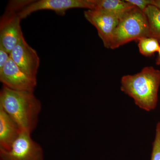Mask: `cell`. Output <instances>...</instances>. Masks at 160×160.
<instances>
[{
    "instance_id": "cell-1",
    "label": "cell",
    "mask_w": 160,
    "mask_h": 160,
    "mask_svg": "<svg viewBox=\"0 0 160 160\" xmlns=\"http://www.w3.org/2000/svg\"><path fill=\"white\" fill-rule=\"evenodd\" d=\"M0 107L22 131L32 133L37 126L42 104L34 92L13 90L3 86L0 92Z\"/></svg>"
},
{
    "instance_id": "cell-2",
    "label": "cell",
    "mask_w": 160,
    "mask_h": 160,
    "mask_svg": "<svg viewBox=\"0 0 160 160\" xmlns=\"http://www.w3.org/2000/svg\"><path fill=\"white\" fill-rule=\"evenodd\" d=\"M121 83V90L131 97L140 109L149 112L156 108L160 70L146 66L136 74L123 76Z\"/></svg>"
},
{
    "instance_id": "cell-3",
    "label": "cell",
    "mask_w": 160,
    "mask_h": 160,
    "mask_svg": "<svg viewBox=\"0 0 160 160\" xmlns=\"http://www.w3.org/2000/svg\"><path fill=\"white\" fill-rule=\"evenodd\" d=\"M149 37V24L143 12L134 7L119 19L110 49H117L126 43Z\"/></svg>"
},
{
    "instance_id": "cell-4",
    "label": "cell",
    "mask_w": 160,
    "mask_h": 160,
    "mask_svg": "<svg viewBox=\"0 0 160 160\" xmlns=\"http://www.w3.org/2000/svg\"><path fill=\"white\" fill-rule=\"evenodd\" d=\"M30 0L9 2L0 21V46L9 53L23 36L20 13Z\"/></svg>"
},
{
    "instance_id": "cell-5",
    "label": "cell",
    "mask_w": 160,
    "mask_h": 160,
    "mask_svg": "<svg viewBox=\"0 0 160 160\" xmlns=\"http://www.w3.org/2000/svg\"><path fill=\"white\" fill-rule=\"evenodd\" d=\"M31 134L22 131L9 149H0V160H45L42 146Z\"/></svg>"
},
{
    "instance_id": "cell-6",
    "label": "cell",
    "mask_w": 160,
    "mask_h": 160,
    "mask_svg": "<svg viewBox=\"0 0 160 160\" xmlns=\"http://www.w3.org/2000/svg\"><path fill=\"white\" fill-rule=\"evenodd\" d=\"M95 5V0H31L20 12V16L22 20L33 12L43 10H52L63 15L67 10L74 8L94 9Z\"/></svg>"
},
{
    "instance_id": "cell-7",
    "label": "cell",
    "mask_w": 160,
    "mask_h": 160,
    "mask_svg": "<svg viewBox=\"0 0 160 160\" xmlns=\"http://www.w3.org/2000/svg\"><path fill=\"white\" fill-rule=\"evenodd\" d=\"M84 16L96 28L105 47L110 49L120 18L111 12L96 9H87L84 12Z\"/></svg>"
},
{
    "instance_id": "cell-8",
    "label": "cell",
    "mask_w": 160,
    "mask_h": 160,
    "mask_svg": "<svg viewBox=\"0 0 160 160\" xmlns=\"http://www.w3.org/2000/svg\"><path fill=\"white\" fill-rule=\"evenodd\" d=\"M0 81L3 86L13 90L34 92L37 79L23 71L11 58L0 70Z\"/></svg>"
},
{
    "instance_id": "cell-9",
    "label": "cell",
    "mask_w": 160,
    "mask_h": 160,
    "mask_svg": "<svg viewBox=\"0 0 160 160\" xmlns=\"http://www.w3.org/2000/svg\"><path fill=\"white\" fill-rule=\"evenodd\" d=\"M10 56V58L26 74L37 79L40 58L37 51L26 42L24 36L12 50Z\"/></svg>"
},
{
    "instance_id": "cell-10",
    "label": "cell",
    "mask_w": 160,
    "mask_h": 160,
    "mask_svg": "<svg viewBox=\"0 0 160 160\" xmlns=\"http://www.w3.org/2000/svg\"><path fill=\"white\" fill-rule=\"evenodd\" d=\"M22 132L16 123L0 107V149H9Z\"/></svg>"
},
{
    "instance_id": "cell-11",
    "label": "cell",
    "mask_w": 160,
    "mask_h": 160,
    "mask_svg": "<svg viewBox=\"0 0 160 160\" xmlns=\"http://www.w3.org/2000/svg\"><path fill=\"white\" fill-rule=\"evenodd\" d=\"M95 2L94 9L111 12L120 18L127 11L135 7L126 0H95Z\"/></svg>"
},
{
    "instance_id": "cell-12",
    "label": "cell",
    "mask_w": 160,
    "mask_h": 160,
    "mask_svg": "<svg viewBox=\"0 0 160 160\" xmlns=\"http://www.w3.org/2000/svg\"><path fill=\"white\" fill-rule=\"evenodd\" d=\"M144 12L149 24V37L154 38L160 43V9L149 5Z\"/></svg>"
},
{
    "instance_id": "cell-13",
    "label": "cell",
    "mask_w": 160,
    "mask_h": 160,
    "mask_svg": "<svg viewBox=\"0 0 160 160\" xmlns=\"http://www.w3.org/2000/svg\"><path fill=\"white\" fill-rule=\"evenodd\" d=\"M138 47L140 53L144 56H152L160 49V43L157 40L151 37H145L138 41Z\"/></svg>"
},
{
    "instance_id": "cell-14",
    "label": "cell",
    "mask_w": 160,
    "mask_h": 160,
    "mask_svg": "<svg viewBox=\"0 0 160 160\" xmlns=\"http://www.w3.org/2000/svg\"><path fill=\"white\" fill-rule=\"evenodd\" d=\"M150 160H160V122H158L156 127Z\"/></svg>"
},
{
    "instance_id": "cell-15",
    "label": "cell",
    "mask_w": 160,
    "mask_h": 160,
    "mask_svg": "<svg viewBox=\"0 0 160 160\" xmlns=\"http://www.w3.org/2000/svg\"><path fill=\"white\" fill-rule=\"evenodd\" d=\"M127 2L144 12L146 8L151 5L152 0H126Z\"/></svg>"
},
{
    "instance_id": "cell-16",
    "label": "cell",
    "mask_w": 160,
    "mask_h": 160,
    "mask_svg": "<svg viewBox=\"0 0 160 160\" xmlns=\"http://www.w3.org/2000/svg\"><path fill=\"white\" fill-rule=\"evenodd\" d=\"M10 58V53L0 46V70L2 69Z\"/></svg>"
},
{
    "instance_id": "cell-17",
    "label": "cell",
    "mask_w": 160,
    "mask_h": 160,
    "mask_svg": "<svg viewBox=\"0 0 160 160\" xmlns=\"http://www.w3.org/2000/svg\"><path fill=\"white\" fill-rule=\"evenodd\" d=\"M151 5L156 6L160 9V0H152Z\"/></svg>"
},
{
    "instance_id": "cell-18",
    "label": "cell",
    "mask_w": 160,
    "mask_h": 160,
    "mask_svg": "<svg viewBox=\"0 0 160 160\" xmlns=\"http://www.w3.org/2000/svg\"><path fill=\"white\" fill-rule=\"evenodd\" d=\"M156 64L157 65H160V49L158 52V56L156 60Z\"/></svg>"
}]
</instances>
